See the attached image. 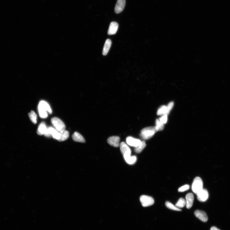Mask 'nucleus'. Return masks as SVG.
<instances>
[{
	"label": "nucleus",
	"instance_id": "20e7f679",
	"mask_svg": "<svg viewBox=\"0 0 230 230\" xmlns=\"http://www.w3.org/2000/svg\"><path fill=\"white\" fill-rule=\"evenodd\" d=\"M51 121L56 130L59 132L65 130V125L60 119L57 117H53L51 119Z\"/></svg>",
	"mask_w": 230,
	"mask_h": 230
},
{
	"label": "nucleus",
	"instance_id": "6ab92c4d",
	"mask_svg": "<svg viewBox=\"0 0 230 230\" xmlns=\"http://www.w3.org/2000/svg\"><path fill=\"white\" fill-rule=\"evenodd\" d=\"M59 132L60 133L61 137L58 141L62 142L65 141L69 138V133L68 131L65 130Z\"/></svg>",
	"mask_w": 230,
	"mask_h": 230
},
{
	"label": "nucleus",
	"instance_id": "b1692460",
	"mask_svg": "<svg viewBox=\"0 0 230 230\" xmlns=\"http://www.w3.org/2000/svg\"><path fill=\"white\" fill-rule=\"evenodd\" d=\"M29 116L31 121L34 124L37 123V115L33 111H31L29 113Z\"/></svg>",
	"mask_w": 230,
	"mask_h": 230
},
{
	"label": "nucleus",
	"instance_id": "c85d7f7f",
	"mask_svg": "<svg viewBox=\"0 0 230 230\" xmlns=\"http://www.w3.org/2000/svg\"><path fill=\"white\" fill-rule=\"evenodd\" d=\"M210 230H220L217 228H216V227H211Z\"/></svg>",
	"mask_w": 230,
	"mask_h": 230
},
{
	"label": "nucleus",
	"instance_id": "cd10ccee",
	"mask_svg": "<svg viewBox=\"0 0 230 230\" xmlns=\"http://www.w3.org/2000/svg\"><path fill=\"white\" fill-rule=\"evenodd\" d=\"M174 105V103L173 102H170L169 104L167 106V111L168 113L169 114L170 111L172 109L173 107V106Z\"/></svg>",
	"mask_w": 230,
	"mask_h": 230
},
{
	"label": "nucleus",
	"instance_id": "5701e85b",
	"mask_svg": "<svg viewBox=\"0 0 230 230\" xmlns=\"http://www.w3.org/2000/svg\"><path fill=\"white\" fill-rule=\"evenodd\" d=\"M165 205H166L167 208L171 209V210L178 211H182V210L180 209L177 208L175 206L173 205V204L170 202H166V203H165Z\"/></svg>",
	"mask_w": 230,
	"mask_h": 230
},
{
	"label": "nucleus",
	"instance_id": "9b49d317",
	"mask_svg": "<svg viewBox=\"0 0 230 230\" xmlns=\"http://www.w3.org/2000/svg\"><path fill=\"white\" fill-rule=\"evenodd\" d=\"M194 214L195 216L201 221L204 223H206L208 221V216L205 212L197 210L195 211Z\"/></svg>",
	"mask_w": 230,
	"mask_h": 230
},
{
	"label": "nucleus",
	"instance_id": "a878e982",
	"mask_svg": "<svg viewBox=\"0 0 230 230\" xmlns=\"http://www.w3.org/2000/svg\"><path fill=\"white\" fill-rule=\"evenodd\" d=\"M190 186L188 185H186L182 186L178 190V192H183L185 191L188 190L189 189Z\"/></svg>",
	"mask_w": 230,
	"mask_h": 230
},
{
	"label": "nucleus",
	"instance_id": "0eeeda50",
	"mask_svg": "<svg viewBox=\"0 0 230 230\" xmlns=\"http://www.w3.org/2000/svg\"><path fill=\"white\" fill-rule=\"evenodd\" d=\"M197 198L198 201L201 202H204L208 200L209 197V193L207 190L203 189L197 194Z\"/></svg>",
	"mask_w": 230,
	"mask_h": 230
},
{
	"label": "nucleus",
	"instance_id": "412c9836",
	"mask_svg": "<svg viewBox=\"0 0 230 230\" xmlns=\"http://www.w3.org/2000/svg\"><path fill=\"white\" fill-rule=\"evenodd\" d=\"M158 115H164L169 114L168 113L167 106L166 105H162L160 107L157 112Z\"/></svg>",
	"mask_w": 230,
	"mask_h": 230
},
{
	"label": "nucleus",
	"instance_id": "2eb2a0df",
	"mask_svg": "<svg viewBox=\"0 0 230 230\" xmlns=\"http://www.w3.org/2000/svg\"><path fill=\"white\" fill-rule=\"evenodd\" d=\"M112 45V41L109 39L106 40L103 48L102 54L103 55H106L109 51Z\"/></svg>",
	"mask_w": 230,
	"mask_h": 230
},
{
	"label": "nucleus",
	"instance_id": "393cba45",
	"mask_svg": "<svg viewBox=\"0 0 230 230\" xmlns=\"http://www.w3.org/2000/svg\"><path fill=\"white\" fill-rule=\"evenodd\" d=\"M156 128L157 131L161 130L164 129V124L162 123L159 119H157L156 121Z\"/></svg>",
	"mask_w": 230,
	"mask_h": 230
},
{
	"label": "nucleus",
	"instance_id": "39448f33",
	"mask_svg": "<svg viewBox=\"0 0 230 230\" xmlns=\"http://www.w3.org/2000/svg\"><path fill=\"white\" fill-rule=\"evenodd\" d=\"M140 200L142 206L144 207L152 206L154 203V198L148 196L144 195L141 196L140 198Z\"/></svg>",
	"mask_w": 230,
	"mask_h": 230
},
{
	"label": "nucleus",
	"instance_id": "1a4fd4ad",
	"mask_svg": "<svg viewBox=\"0 0 230 230\" xmlns=\"http://www.w3.org/2000/svg\"><path fill=\"white\" fill-rule=\"evenodd\" d=\"M120 138L117 136L110 137L107 139V142L110 145L113 147H117L120 146Z\"/></svg>",
	"mask_w": 230,
	"mask_h": 230
},
{
	"label": "nucleus",
	"instance_id": "9d476101",
	"mask_svg": "<svg viewBox=\"0 0 230 230\" xmlns=\"http://www.w3.org/2000/svg\"><path fill=\"white\" fill-rule=\"evenodd\" d=\"M126 4L125 0H117L115 11L116 14H119L123 11Z\"/></svg>",
	"mask_w": 230,
	"mask_h": 230
},
{
	"label": "nucleus",
	"instance_id": "f257e3e1",
	"mask_svg": "<svg viewBox=\"0 0 230 230\" xmlns=\"http://www.w3.org/2000/svg\"><path fill=\"white\" fill-rule=\"evenodd\" d=\"M38 111L40 117L41 118H45L48 117L47 111L50 114L52 113L49 105L44 101H41L38 105Z\"/></svg>",
	"mask_w": 230,
	"mask_h": 230
},
{
	"label": "nucleus",
	"instance_id": "bb28decb",
	"mask_svg": "<svg viewBox=\"0 0 230 230\" xmlns=\"http://www.w3.org/2000/svg\"><path fill=\"white\" fill-rule=\"evenodd\" d=\"M167 120V115H164L159 119V120L163 124L166 123Z\"/></svg>",
	"mask_w": 230,
	"mask_h": 230
},
{
	"label": "nucleus",
	"instance_id": "a211bd4d",
	"mask_svg": "<svg viewBox=\"0 0 230 230\" xmlns=\"http://www.w3.org/2000/svg\"><path fill=\"white\" fill-rule=\"evenodd\" d=\"M146 146V144L145 142L144 141H141V142L140 145H139L137 147H135V148H134V152L136 153H140L142 151Z\"/></svg>",
	"mask_w": 230,
	"mask_h": 230
},
{
	"label": "nucleus",
	"instance_id": "f3484780",
	"mask_svg": "<svg viewBox=\"0 0 230 230\" xmlns=\"http://www.w3.org/2000/svg\"><path fill=\"white\" fill-rule=\"evenodd\" d=\"M46 124L44 122L41 123L38 126L37 133L38 135H44L47 129Z\"/></svg>",
	"mask_w": 230,
	"mask_h": 230
},
{
	"label": "nucleus",
	"instance_id": "4be33fe9",
	"mask_svg": "<svg viewBox=\"0 0 230 230\" xmlns=\"http://www.w3.org/2000/svg\"><path fill=\"white\" fill-rule=\"evenodd\" d=\"M186 205V202L185 200L183 198H181L176 204L175 206L178 208H182Z\"/></svg>",
	"mask_w": 230,
	"mask_h": 230
},
{
	"label": "nucleus",
	"instance_id": "ddd939ff",
	"mask_svg": "<svg viewBox=\"0 0 230 230\" xmlns=\"http://www.w3.org/2000/svg\"><path fill=\"white\" fill-rule=\"evenodd\" d=\"M186 207L189 209L192 207L193 206L194 201V196L192 193H188L186 196Z\"/></svg>",
	"mask_w": 230,
	"mask_h": 230
},
{
	"label": "nucleus",
	"instance_id": "f03ea898",
	"mask_svg": "<svg viewBox=\"0 0 230 230\" xmlns=\"http://www.w3.org/2000/svg\"><path fill=\"white\" fill-rule=\"evenodd\" d=\"M157 131L156 127H149L143 129L140 136L142 139L147 140L151 138Z\"/></svg>",
	"mask_w": 230,
	"mask_h": 230
},
{
	"label": "nucleus",
	"instance_id": "4468645a",
	"mask_svg": "<svg viewBox=\"0 0 230 230\" xmlns=\"http://www.w3.org/2000/svg\"><path fill=\"white\" fill-rule=\"evenodd\" d=\"M48 128L51 136H52L54 139L58 141L61 137L60 132L57 130L56 129L52 127H49Z\"/></svg>",
	"mask_w": 230,
	"mask_h": 230
},
{
	"label": "nucleus",
	"instance_id": "6e6552de",
	"mask_svg": "<svg viewBox=\"0 0 230 230\" xmlns=\"http://www.w3.org/2000/svg\"><path fill=\"white\" fill-rule=\"evenodd\" d=\"M126 142L128 145L134 148L138 146L141 142L140 139H136L131 136H128L127 138Z\"/></svg>",
	"mask_w": 230,
	"mask_h": 230
},
{
	"label": "nucleus",
	"instance_id": "dca6fc26",
	"mask_svg": "<svg viewBox=\"0 0 230 230\" xmlns=\"http://www.w3.org/2000/svg\"><path fill=\"white\" fill-rule=\"evenodd\" d=\"M72 137L73 140L75 141L82 143H85L86 142L83 136L77 132H76L73 134Z\"/></svg>",
	"mask_w": 230,
	"mask_h": 230
},
{
	"label": "nucleus",
	"instance_id": "f8f14e48",
	"mask_svg": "<svg viewBox=\"0 0 230 230\" xmlns=\"http://www.w3.org/2000/svg\"><path fill=\"white\" fill-rule=\"evenodd\" d=\"M119 25L117 22H113L110 23L109 29L108 31V34L109 35H115L117 32Z\"/></svg>",
	"mask_w": 230,
	"mask_h": 230
},
{
	"label": "nucleus",
	"instance_id": "aec40b11",
	"mask_svg": "<svg viewBox=\"0 0 230 230\" xmlns=\"http://www.w3.org/2000/svg\"><path fill=\"white\" fill-rule=\"evenodd\" d=\"M126 162L129 164L133 165L135 163L137 160V158L136 156H131L124 157Z\"/></svg>",
	"mask_w": 230,
	"mask_h": 230
},
{
	"label": "nucleus",
	"instance_id": "423d86ee",
	"mask_svg": "<svg viewBox=\"0 0 230 230\" xmlns=\"http://www.w3.org/2000/svg\"><path fill=\"white\" fill-rule=\"evenodd\" d=\"M120 150L123 157L131 156V151L130 147L124 142L120 144Z\"/></svg>",
	"mask_w": 230,
	"mask_h": 230
},
{
	"label": "nucleus",
	"instance_id": "7ed1b4c3",
	"mask_svg": "<svg viewBox=\"0 0 230 230\" xmlns=\"http://www.w3.org/2000/svg\"><path fill=\"white\" fill-rule=\"evenodd\" d=\"M203 188V183L202 180L200 177H196L193 181L192 185L193 192L197 194Z\"/></svg>",
	"mask_w": 230,
	"mask_h": 230
}]
</instances>
